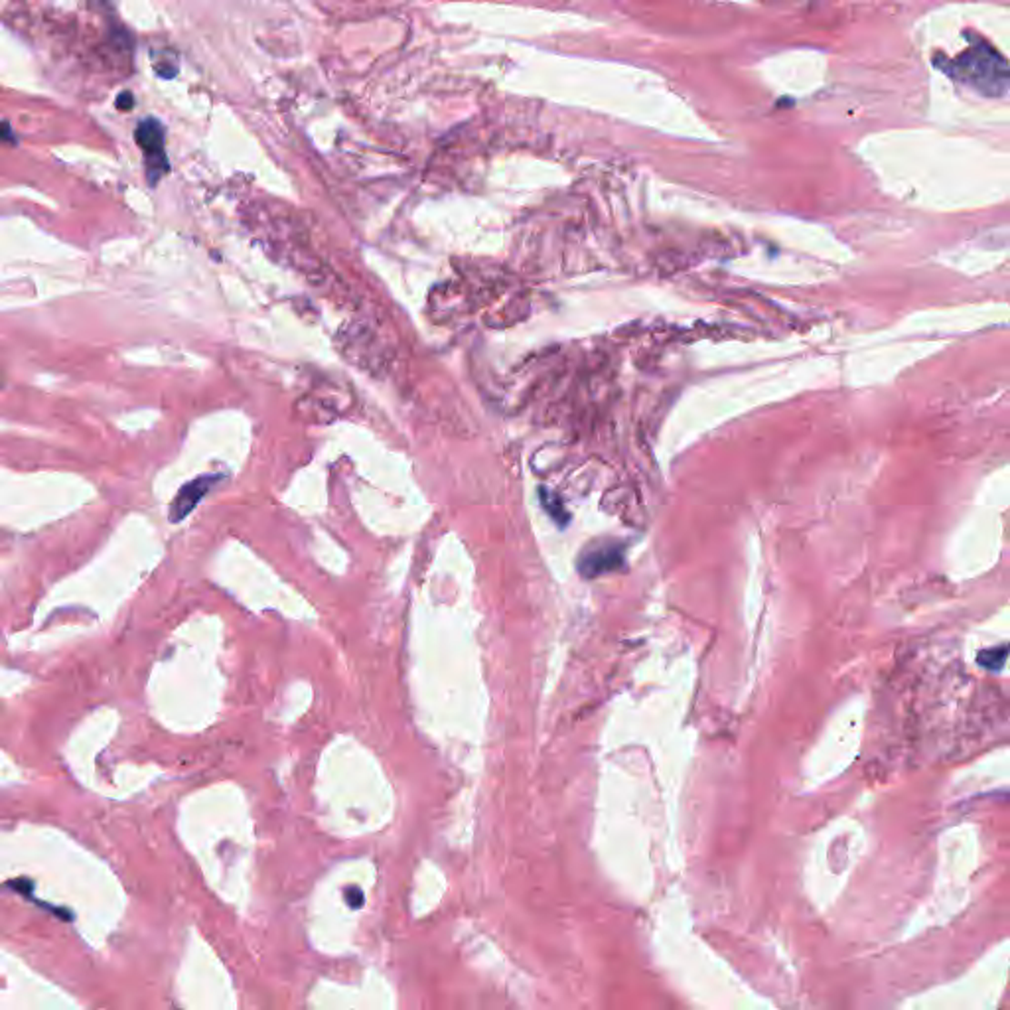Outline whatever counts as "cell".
<instances>
[{
  "mask_svg": "<svg viewBox=\"0 0 1010 1010\" xmlns=\"http://www.w3.org/2000/svg\"><path fill=\"white\" fill-rule=\"evenodd\" d=\"M136 145L145 150L146 155V176L150 184H157L162 174L168 170L167 150H164V126L160 121L143 119L138 123L135 131Z\"/></svg>",
  "mask_w": 1010,
  "mask_h": 1010,
  "instance_id": "6da1fadb",
  "label": "cell"
},
{
  "mask_svg": "<svg viewBox=\"0 0 1010 1010\" xmlns=\"http://www.w3.org/2000/svg\"><path fill=\"white\" fill-rule=\"evenodd\" d=\"M624 565V549L620 545L592 547L581 555L579 572L586 579H596Z\"/></svg>",
  "mask_w": 1010,
  "mask_h": 1010,
  "instance_id": "7a4b0ae2",
  "label": "cell"
},
{
  "mask_svg": "<svg viewBox=\"0 0 1010 1010\" xmlns=\"http://www.w3.org/2000/svg\"><path fill=\"white\" fill-rule=\"evenodd\" d=\"M217 480H219L217 476H202V478L192 480L190 484H186L178 491V496H176V500L172 503L170 520L172 521H182L184 518H187V515L192 513V510L196 508L199 501H202V498L211 490V486H214Z\"/></svg>",
  "mask_w": 1010,
  "mask_h": 1010,
  "instance_id": "3957f363",
  "label": "cell"
},
{
  "mask_svg": "<svg viewBox=\"0 0 1010 1010\" xmlns=\"http://www.w3.org/2000/svg\"><path fill=\"white\" fill-rule=\"evenodd\" d=\"M1006 655H1008V645H996V648H989V650H983L977 655V663L985 669H989L993 673L1003 672L1005 665H1006Z\"/></svg>",
  "mask_w": 1010,
  "mask_h": 1010,
  "instance_id": "277c9868",
  "label": "cell"
},
{
  "mask_svg": "<svg viewBox=\"0 0 1010 1010\" xmlns=\"http://www.w3.org/2000/svg\"><path fill=\"white\" fill-rule=\"evenodd\" d=\"M541 496H543L541 500H543L545 510H547L550 515H553V518L557 520V523L565 525V523L569 521V515H567L565 508H562V505H561V501H559L555 496H550V493H549L547 490L541 491Z\"/></svg>",
  "mask_w": 1010,
  "mask_h": 1010,
  "instance_id": "5b68a950",
  "label": "cell"
},
{
  "mask_svg": "<svg viewBox=\"0 0 1010 1010\" xmlns=\"http://www.w3.org/2000/svg\"><path fill=\"white\" fill-rule=\"evenodd\" d=\"M115 105H116V109H121V111H131V109L135 107V97H133V93H131V91H121V93H119V97H116V103H115Z\"/></svg>",
  "mask_w": 1010,
  "mask_h": 1010,
  "instance_id": "8992f818",
  "label": "cell"
},
{
  "mask_svg": "<svg viewBox=\"0 0 1010 1010\" xmlns=\"http://www.w3.org/2000/svg\"><path fill=\"white\" fill-rule=\"evenodd\" d=\"M0 140H15V133L6 123H0Z\"/></svg>",
  "mask_w": 1010,
  "mask_h": 1010,
  "instance_id": "52a82bcc",
  "label": "cell"
}]
</instances>
